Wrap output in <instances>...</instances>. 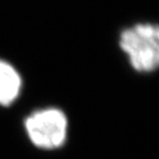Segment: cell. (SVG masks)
I'll list each match as a JSON object with an SVG mask.
<instances>
[{
	"instance_id": "1",
	"label": "cell",
	"mask_w": 159,
	"mask_h": 159,
	"mask_svg": "<svg viewBox=\"0 0 159 159\" xmlns=\"http://www.w3.org/2000/svg\"><path fill=\"white\" fill-rule=\"evenodd\" d=\"M119 47L132 67L138 72L159 69V25L140 22L126 28L119 35Z\"/></svg>"
},
{
	"instance_id": "2",
	"label": "cell",
	"mask_w": 159,
	"mask_h": 159,
	"mask_svg": "<svg viewBox=\"0 0 159 159\" xmlns=\"http://www.w3.org/2000/svg\"><path fill=\"white\" fill-rule=\"evenodd\" d=\"M25 126L31 143L39 148H59L66 139L67 119L59 108L50 107L32 113Z\"/></svg>"
},
{
	"instance_id": "3",
	"label": "cell",
	"mask_w": 159,
	"mask_h": 159,
	"mask_svg": "<svg viewBox=\"0 0 159 159\" xmlns=\"http://www.w3.org/2000/svg\"><path fill=\"white\" fill-rule=\"evenodd\" d=\"M22 79L11 63L0 59V105L9 106L18 98Z\"/></svg>"
}]
</instances>
